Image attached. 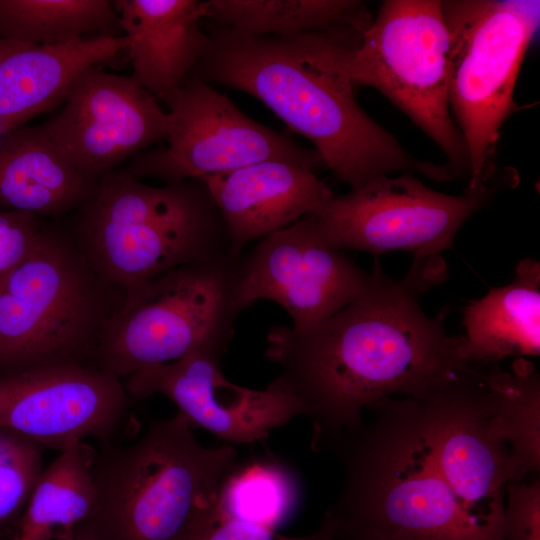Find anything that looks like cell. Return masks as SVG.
I'll use <instances>...</instances> for the list:
<instances>
[{
    "label": "cell",
    "mask_w": 540,
    "mask_h": 540,
    "mask_svg": "<svg viewBox=\"0 0 540 540\" xmlns=\"http://www.w3.org/2000/svg\"><path fill=\"white\" fill-rule=\"evenodd\" d=\"M446 271L442 257L414 260L404 278L393 279L375 262L366 289L331 317L307 329L270 330L266 357L303 403L314 449L327 450L360 426L363 411L379 400L423 401L484 377L487 368L462 358V336L448 335L420 305V294Z\"/></svg>",
    "instance_id": "1"
},
{
    "label": "cell",
    "mask_w": 540,
    "mask_h": 540,
    "mask_svg": "<svg viewBox=\"0 0 540 540\" xmlns=\"http://www.w3.org/2000/svg\"><path fill=\"white\" fill-rule=\"evenodd\" d=\"M365 29L250 36L216 27L190 75L247 93L314 145L323 165L351 189L392 172L438 182L455 176L409 154L359 106L348 63Z\"/></svg>",
    "instance_id": "2"
},
{
    "label": "cell",
    "mask_w": 540,
    "mask_h": 540,
    "mask_svg": "<svg viewBox=\"0 0 540 540\" xmlns=\"http://www.w3.org/2000/svg\"><path fill=\"white\" fill-rule=\"evenodd\" d=\"M369 409L370 424L328 448L344 471L339 499L327 512L340 532L368 540H491L436 465L418 401L388 397Z\"/></svg>",
    "instance_id": "3"
},
{
    "label": "cell",
    "mask_w": 540,
    "mask_h": 540,
    "mask_svg": "<svg viewBox=\"0 0 540 540\" xmlns=\"http://www.w3.org/2000/svg\"><path fill=\"white\" fill-rule=\"evenodd\" d=\"M66 229L120 295L174 268L236 256L200 179L152 186L112 171L98 179Z\"/></svg>",
    "instance_id": "4"
},
{
    "label": "cell",
    "mask_w": 540,
    "mask_h": 540,
    "mask_svg": "<svg viewBox=\"0 0 540 540\" xmlns=\"http://www.w3.org/2000/svg\"><path fill=\"white\" fill-rule=\"evenodd\" d=\"M191 427L177 412L152 420L131 443L96 450V503L85 525L97 540H177L216 510L237 451L201 445Z\"/></svg>",
    "instance_id": "5"
},
{
    "label": "cell",
    "mask_w": 540,
    "mask_h": 540,
    "mask_svg": "<svg viewBox=\"0 0 540 540\" xmlns=\"http://www.w3.org/2000/svg\"><path fill=\"white\" fill-rule=\"evenodd\" d=\"M120 297L66 228L44 222L31 253L0 286V374L92 366Z\"/></svg>",
    "instance_id": "6"
},
{
    "label": "cell",
    "mask_w": 540,
    "mask_h": 540,
    "mask_svg": "<svg viewBox=\"0 0 540 540\" xmlns=\"http://www.w3.org/2000/svg\"><path fill=\"white\" fill-rule=\"evenodd\" d=\"M241 255L180 266L121 294L92 366L121 380L199 348L226 351L239 314Z\"/></svg>",
    "instance_id": "7"
},
{
    "label": "cell",
    "mask_w": 540,
    "mask_h": 540,
    "mask_svg": "<svg viewBox=\"0 0 540 540\" xmlns=\"http://www.w3.org/2000/svg\"><path fill=\"white\" fill-rule=\"evenodd\" d=\"M450 32L448 99L468 157L466 189L495 175L500 129L539 25V1H442Z\"/></svg>",
    "instance_id": "8"
},
{
    "label": "cell",
    "mask_w": 540,
    "mask_h": 540,
    "mask_svg": "<svg viewBox=\"0 0 540 540\" xmlns=\"http://www.w3.org/2000/svg\"><path fill=\"white\" fill-rule=\"evenodd\" d=\"M450 32L438 0H387L349 58L355 86L375 88L446 155L455 176L468 179L465 144L448 99Z\"/></svg>",
    "instance_id": "9"
},
{
    "label": "cell",
    "mask_w": 540,
    "mask_h": 540,
    "mask_svg": "<svg viewBox=\"0 0 540 540\" xmlns=\"http://www.w3.org/2000/svg\"><path fill=\"white\" fill-rule=\"evenodd\" d=\"M499 188L496 180L460 195L435 191L412 173L378 176L342 195H332L309 214L319 234L339 250L379 255L403 250L414 260L453 249L464 222Z\"/></svg>",
    "instance_id": "10"
},
{
    "label": "cell",
    "mask_w": 540,
    "mask_h": 540,
    "mask_svg": "<svg viewBox=\"0 0 540 540\" xmlns=\"http://www.w3.org/2000/svg\"><path fill=\"white\" fill-rule=\"evenodd\" d=\"M169 133L164 148L148 149L129 160L131 177L165 184L229 172L254 163L278 160L312 170L323 165L319 153L246 116L212 85L189 75L162 99Z\"/></svg>",
    "instance_id": "11"
},
{
    "label": "cell",
    "mask_w": 540,
    "mask_h": 540,
    "mask_svg": "<svg viewBox=\"0 0 540 540\" xmlns=\"http://www.w3.org/2000/svg\"><path fill=\"white\" fill-rule=\"evenodd\" d=\"M133 399L118 377L90 365L59 364L0 374V427L62 451L93 437L124 441Z\"/></svg>",
    "instance_id": "12"
},
{
    "label": "cell",
    "mask_w": 540,
    "mask_h": 540,
    "mask_svg": "<svg viewBox=\"0 0 540 540\" xmlns=\"http://www.w3.org/2000/svg\"><path fill=\"white\" fill-rule=\"evenodd\" d=\"M488 374L418 401L436 465L467 516L491 540H504L505 490L515 481L511 452L492 427Z\"/></svg>",
    "instance_id": "13"
},
{
    "label": "cell",
    "mask_w": 540,
    "mask_h": 540,
    "mask_svg": "<svg viewBox=\"0 0 540 540\" xmlns=\"http://www.w3.org/2000/svg\"><path fill=\"white\" fill-rule=\"evenodd\" d=\"M370 278L306 215L241 254L238 298L244 310L259 300L273 301L288 313L292 327L307 329L356 299Z\"/></svg>",
    "instance_id": "14"
},
{
    "label": "cell",
    "mask_w": 540,
    "mask_h": 540,
    "mask_svg": "<svg viewBox=\"0 0 540 540\" xmlns=\"http://www.w3.org/2000/svg\"><path fill=\"white\" fill-rule=\"evenodd\" d=\"M41 126L79 171L98 181L166 141L169 118L159 100L131 76L95 66L74 80L61 110Z\"/></svg>",
    "instance_id": "15"
},
{
    "label": "cell",
    "mask_w": 540,
    "mask_h": 540,
    "mask_svg": "<svg viewBox=\"0 0 540 540\" xmlns=\"http://www.w3.org/2000/svg\"><path fill=\"white\" fill-rule=\"evenodd\" d=\"M225 351L195 349L165 364L144 367L123 381L128 395L144 399L161 394L193 426L235 444H252L304 416L301 400L275 378L263 390L229 382L221 370Z\"/></svg>",
    "instance_id": "16"
},
{
    "label": "cell",
    "mask_w": 540,
    "mask_h": 540,
    "mask_svg": "<svg viewBox=\"0 0 540 540\" xmlns=\"http://www.w3.org/2000/svg\"><path fill=\"white\" fill-rule=\"evenodd\" d=\"M227 229L232 253L319 210L333 195L314 170L268 160L202 179Z\"/></svg>",
    "instance_id": "17"
},
{
    "label": "cell",
    "mask_w": 540,
    "mask_h": 540,
    "mask_svg": "<svg viewBox=\"0 0 540 540\" xmlns=\"http://www.w3.org/2000/svg\"><path fill=\"white\" fill-rule=\"evenodd\" d=\"M133 80L162 100L182 86L210 44L200 25L202 1H113Z\"/></svg>",
    "instance_id": "18"
},
{
    "label": "cell",
    "mask_w": 540,
    "mask_h": 540,
    "mask_svg": "<svg viewBox=\"0 0 540 540\" xmlns=\"http://www.w3.org/2000/svg\"><path fill=\"white\" fill-rule=\"evenodd\" d=\"M127 49L125 36L87 37L60 45L0 38V120L25 125L63 103L82 72Z\"/></svg>",
    "instance_id": "19"
},
{
    "label": "cell",
    "mask_w": 540,
    "mask_h": 540,
    "mask_svg": "<svg viewBox=\"0 0 540 540\" xmlns=\"http://www.w3.org/2000/svg\"><path fill=\"white\" fill-rule=\"evenodd\" d=\"M97 181L79 171L40 125H21L0 136V208L60 218L73 214Z\"/></svg>",
    "instance_id": "20"
},
{
    "label": "cell",
    "mask_w": 540,
    "mask_h": 540,
    "mask_svg": "<svg viewBox=\"0 0 540 540\" xmlns=\"http://www.w3.org/2000/svg\"><path fill=\"white\" fill-rule=\"evenodd\" d=\"M465 335L461 356L476 366L495 364L509 356L540 353V263L524 258L515 278L491 289L463 310Z\"/></svg>",
    "instance_id": "21"
},
{
    "label": "cell",
    "mask_w": 540,
    "mask_h": 540,
    "mask_svg": "<svg viewBox=\"0 0 540 540\" xmlns=\"http://www.w3.org/2000/svg\"><path fill=\"white\" fill-rule=\"evenodd\" d=\"M95 455L96 449L79 442L43 469L19 519L21 540H74L95 509Z\"/></svg>",
    "instance_id": "22"
},
{
    "label": "cell",
    "mask_w": 540,
    "mask_h": 540,
    "mask_svg": "<svg viewBox=\"0 0 540 540\" xmlns=\"http://www.w3.org/2000/svg\"><path fill=\"white\" fill-rule=\"evenodd\" d=\"M203 19L250 36H294L343 28L365 29L371 14L352 0H209Z\"/></svg>",
    "instance_id": "23"
},
{
    "label": "cell",
    "mask_w": 540,
    "mask_h": 540,
    "mask_svg": "<svg viewBox=\"0 0 540 540\" xmlns=\"http://www.w3.org/2000/svg\"><path fill=\"white\" fill-rule=\"evenodd\" d=\"M109 0H0V38L60 45L87 37H121Z\"/></svg>",
    "instance_id": "24"
},
{
    "label": "cell",
    "mask_w": 540,
    "mask_h": 540,
    "mask_svg": "<svg viewBox=\"0 0 540 540\" xmlns=\"http://www.w3.org/2000/svg\"><path fill=\"white\" fill-rule=\"evenodd\" d=\"M491 424L509 448L516 480L540 467V380L536 368L519 358L510 372L492 368L487 377Z\"/></svg>",
    "instance_id": "25"
},
{
    "label": "cell",
    "mask_w": 540,
    "mask_h": 540,
    "mask_svg": "<svg viewBox=\"0 0 540 540\" xmlns=\"http://www.w3.org/2000/svg\"><path fill=\"white\" fill-rule=\"evenodd\" d=\"M299 500L294 473L273 457L236 464L224 479L216 512L270 529L283 523Z\"/></svg>",
    "instance_id": "26"
},
{
    "label": "cell",
    "mask_w": 540,
    "mask_h": 540,
    "mask_svg": "<svg viewBox=\"0 0 540 540\" xmlns=\"http://www.w3.org/2000/svg\"><path fill=\"white\" fill-rule=\"evenodd\" d=\"M45 448L0 427V528L20 519L43 471Z\"/></svg>",
    "instance_id": "27"
},
{
    "label": "cell",
    "mask_w": 540,
    "mask_h": 540,
    "mask_svg": "<svg viewBox=\"0 0 540 540\" xmlns=\"http://www.w3.org/2000/svg\"><path fill=\"white\" fill-rule=\"evenodd\" d=\"M177 540H339V534L336 523L327 513L317 530L291 537L261 525L221 516L215 511L194 522Z\"/></svg>",
    "instance_id": "28"
},
{
    "label": "cell",
    "mask_w": 540,
    "mask_h": 540,
    "mask_svg": "<svg viewBox=\"0 0 540 540\" xmlns=\"http://www.w3.org/2000/svg\"><path fill=\"white\" fill-rule=\"evenodd\" d=\"M43 224L34 214L0 208V286L31 253Z\"/></svg>",
    "instance_id": "29"
},
{
    "label": "cell",
    "mask_w": 540,
    "mask_h": 540,
    "mask_svg": "<svg viewBox=\"0 0 540 540\" xmlns=\"http://www.w3.org/2000/svg\"><path fill=\"white\" fill-rule=\"evenodd\" d=\"M504 540H540V481H511L506 486Z\"/></svg>",
    "instance_id": "30"
},
{
    "label": "cell",
    "mask_w": 540,
    "mask_h": 540,
    "mask_svg": "<svg viewBox=\"0 0 540 540\" xmlns=\"http://www.w3.org/2000/svg\"><path fill=\"white\" fill-rule=\"evenodd\" d=\"M74 540H97L94 532L86 525L79 528Z\"/></svg>",
    "instance_id": "31"
},
{
    "label": "cell",
    "mask_w": 540,
    "mask_h": 540,
    "mask_svg": "<svg viewBox=\"0 0 540 540\" xmlns=\"http://www.w3.org/2000/svg\"><path fill=\"white\" fill-rule=\"evenodd\" d=\"M15 127H18V126L0 120V136H1L2 134H4L5 132H7V131H9L10 129H13V128H15Z\"/></svg>",
    "instance_id": "32"
},
{
    "label": "cell",
    "mask_w": 540,
    "mask_h": 540,
    "mask_svg": "<svg viewBox=\"0 0 540 540\" xmlns=\"http://www.w3.org/2000/svg\"><path fill=\"white\" fill-rule=\"evenodd\" d=\"M340 540H368V539L340 534Z\"/></svg>",
    "instance_id": "33"
},
{
    "label": "cell",
    "mask_w": 540,
    "mask_h": 540,
    "mask_svg": "<svg viewBox=\"0 0 540 540\" xmlns=\"http://www.w3.org/2000/svg\"><path fill=\"white\" fill-rule=\"evenodd\" d=\"M11 540H21V538L16 534Z\"/></svg>",
    "instance_id": "34"
}]
</instances>
